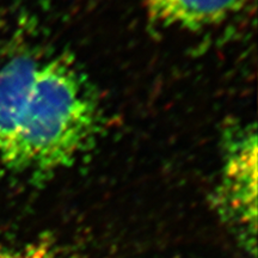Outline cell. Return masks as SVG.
<instances>
[{
    "label": "cell",
    "mask_w": 258,
    "mask_h": 258,
    "mask_svg": "<svg viewBox=\"0 0 258 258\" xmlns=\"http://www.w3.org/2000/svg\"><path fill=\"white\" fill-rule=\"evenodd\" d=\"M98 105L74 67L55 56L16 54L0 64V166L49 172L95 139Z\"/></svg>",
    "instance_id": "cell-1"
},
{
    "label": "cell",
    "mask_w": 258,
    "mask_h": 258,
    "mask_svg": "<svg viewBox=\"0 0 258 258\" xmlns=\"http://www.w3.org/2000/svg\"><path fill=\"white\" fill-rule=\"evenodd\" d=\"M247 0H147L158 17L182 28L219 23L243 8Z\"/></svg>",
    "instance_id": "cell-3"
},
{
    "label": "cell",
    "mask_w": 258,
    "mask_h": 258,
    "mask_svg": "<svg viewBox=\"0 0 258 258\" xmlns=\"http://www.w3.org/2000/svg\"><path fill=\"white\" fill-rule=\"evenodd\" d=\"M256 135H245L227 154L219 202L222 212L254 245L257 220Z\"/></svg>",
    "instance_id": "cell-2"
},
{
    "label": "cell",
    "mask_w": 258,
    "mask_h": 258,
    "mask_svg": "<svg viewBox=\"0 0 258 258\" xmlns=\"http://www.w3.org/2000/svg\"><path fill=\"white\" fill-rule=\"evenodd\" d=\"M0 258H66L51 239H29L0 245Z\"/></svg>",
    "instance_id": "cell-4"
}]
</instances>
